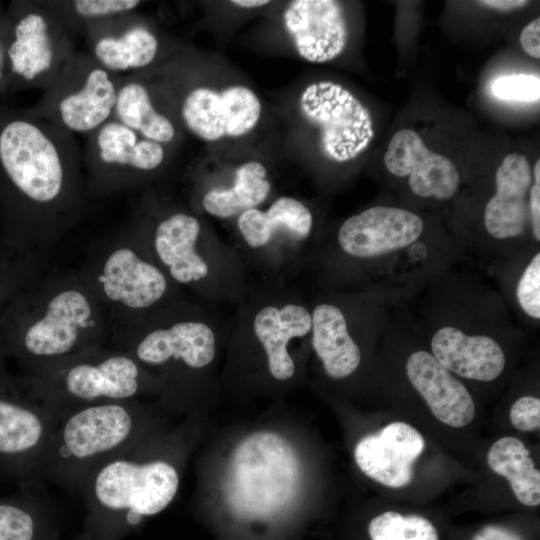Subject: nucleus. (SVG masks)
<instances>
[{
    "label": "nucleus",
    "instance_id": "27",
    "mask_svg": "<svg viewBox=\"0 0 540 540\" xmlns=\"http://www.w3.org/2000/svg\"><path fill=\"white\" fill-rule=\"evenodd\" d=\"M271 189L265 166L258 161L241 164L232 186L207 191L201 200L203 209L218 218L240 215L265 201Z\"/></svg>",
    "mask_w": 540,
    "mask_h": 540
},
{
    "label": "nucleus",
    "instance_id": "16",
    "mask_svg": "<svg viewBox=\"0 0 540 540\" xmlns=\"http://www.w3.org/2000/svg\"><path fill=\"white\" fill-rule=\"evenodd\" d=\"M384 164L392 175L408 176L410 189L419 197L447 200L457 192L460 177L455 164L431 151L412 129L399 130L392 136Z\"/></svg>",
    "mask_w": 540,
    "mask_h": 540
},
{
    "label": "nucleus",
    "instance_id": "29",
    "mask_svg": "<svg viewBox=\"0 0 540 540\" xmlns=\"http://www.w3.org/2000/svg\"><path fill=\"white\" fill-rule=\"evenodd\" d=\"M52 10L75 34L90 22L133 12L141 2L138 0H69L46 1Z\"/></svg>",
    "mask_w": 540,
    "mask_h": 540
},
{
    "label": "nucleus",
    "instance_id": "19",
    "mask_svg": "<svg viewBox=\"0 0 540 540\" xmlns=\"http://www.w3.org/2000/svg\"><path fill=\"white\" fill-rule=\"evenodd\" d=\"M406 372L439 421L461 428L473 420L475 406L469 391L432 354L422 350L412 353L407 359Z\"/></svg>",
    "mask_w": 540,
    "mask_h": 540
},
{
    "label": "nucleus",
    "instance_id": "12",
    "mask_svg": "<svg viewBox=\"0 0 540 540\" xmlns=\"http://www.w3.org/2000/svg\"><path fill=\"white\" fill-rule=\"evenodd\" d=\"M131 223L173 283L197 291L203 288L210 265L203 253L202 226L197 217L182 210L154 215L140 209Z\"/></svg>",
    "mask_w": 540,
    "mask_h": 540
},
{
    "label": "nucleus",
    "instance_id": "32",
    "mask_svg": "<svg viewBox=\"0 0 540 540\" xmlns=\"http://www.w3.org/2000/svg\"><path fill=\"white\" fill-rule=\"evenodd\" d=\"M492 94L504 101L536 103L540 98V79L533 74H513L496 78Z\"/></svg>",
    "mask_w": 540,
    "mask_h": 540
},
{
    "label": "nucleus",
    "instance_id": "39",
    "mask_svg": "<svg viewBox=\"0 0 540 540\" xmlns=\"http://www.w3.org/2000/svg\"><path fill=\"white\" fill-rule=\"evenodd\" d=\"M232 4L242 8H257L269 3L268 0H233Z\"/></svg>",
    "mask_w": 540,
    "mask_h": 540
},
{
    "label": "nucleus",
    "instance_id": "15",
    "mask_svg": "<svg viewBox=\"0 0 540 540\" xmlns=\"http://www.w3.org/2000/svg\"><path fill=\"white\" fill-rule=\"evenodd\" d=\"M423 229L422 219L411 211L375 206L345 220L338 232V243L350 256L373 258L409 246Z\"/></svg>",
    "mask_w": 540,
    "mask_h": 540
},
{
    "label": "nucleus",
    "instance_id": "5",
    "mask_svg": "<svg viewBox=\"0 0 540 540\" xmlns=\"http://www.w3.org/2000/svg\"><path fill=\"white\" fill-rule=\"evenodd\" d=\"M143 426L136 400L87 404L58 413L35 481L78 490L97 465L143 441Z\"/></svg>",
    "mask_w": 540,
    "mask_h": 540
},
{
    "label": "nucleus",
    "instance_id": "7",
    "mask_svg": "<svg viewBox=\"0 0 540 540\" xmlns=\"http://www.w3.org/2000/svg\"><path fill=\"white\" fill-rule=\"evenodd\" d=\"M121 76L105 69L88 52L74 51L44 90L32 116L73 135L88 136L111 119Z\"/></svg>",
    "mask_w": 540,
    "mask_h": 540
},
{
    "label": "nucleus",
    "instance_id": "21",
    "mask_svg": "<svg viewBox=\"0 0 540 540\" xmlns=\"http://www.w3.org/2000/svg\"><path fill=\"white\" fill-rule=\"evenodd\" d=\"M433 356L450 372L477 381L496 379L504 370L500 345L485 335H468L453 326L440 328L431 340Z\"/></svg>",
    "mask_w": 540,
    "mask_h": 540
},
{
    "label": "nucleus",
    "instance_id": "37",
    "mask_svg": "<svg viewBox=\"0 0 540 540\" xmlns=\"http://www.w3.org/2000/svg\"><path fill=\"white\" fill-rule=\"evenodd\" d=\"M472 540H523L514 532L501 526L489 525L482 528Z\"/></svg>",
    "mask_w": 540,
    "mask_h": 540
},
{
    "label": "nucleus",
    "instance_id": "40",
    "mask_svg": "<svg viewBox=\"0 0 540 540\" xmlns=\"http://www.w3.org/2000/svg\"><path fill=\"white\" fill-rule=\"evenodd\" d=\"M5 53L7 55V51H5V49L3 48L0 42V80H2L4 76Z\"/></svg>",
    "mask_w": 540,
    "mask_h": 540
},
{
    "label": "nucleus",
    "instance_id": "41",
    "mask_svg": "<svg viewBox=\"0 0 540 540\" xmlns=\"http://www.w3.org/2000/svg\"><path fill=\"white\" fill-rule=\"evenodd\" d=\"M73 540H85L83 537H81L80 535H78L77 537H75Z\"/></svg>",
    "mask_w": 540,
    "mask_h": 540
},
{
    "label": "nucleus",
    "instance_id": "1",
    "mask_svg": "<svg viewBox=\"0 0 540 540\" xmlns=\"http://www.w3.org/2000/svg\"><path fill=\"white\" fill-rule=\"evenodd\" d=\"M0 168L10 193L1 246L47 252L84 217L89 196L72 133L34 116L11 120L0 130Z\"/></svg>",
    "mask_w": 540,
    "mask_h": 540
},
{
    "label": "nucleus",
    "instance_id": "23",
    "mask_svg": "<svg viewBox=\"0 0 540 540\" xmlns=\"http://www.w3.org/2000/svg\"><path fill=\"white\" fill-rule=\"evenodd\" d=\"M312 345L326 374L343 379L358 368L361 353L351 337L343 312L332 304H319L311 314Z\"/></svg>",
    "mask_w": 540,
    "mask_h": 540
},
{
    "label": "nucleus",
    "instance_id": "25",
    "mask_svg": "<svg viewBox=\"0 0 540 540\" xmlns=\"http://www.w3.org/2000/svg\"><path fill=\"white\" fill-rule=\"evenodd\" d=\"M238 230L251 248L266 246L281 230L298 239L306 238L313 226L311 211L301 201L283 196L266 210L252 208L238 216Z\"/></svg>",
    "mask_w": 540,
    "mask_h": 540
},
{
    "label": "nucleus",
    "instance_id": "22",
    "mask_svg": "<svg viewBox=\"0 0 540 540\" xmlns=\"http://www.w3.org/2000/svg\"><path fill=\"white\" fill-rule=\"evenodd\" d=\"M311 313L296 302L268 304L254 316V334L267 356L271 375L280 381L290 379L295 365L288 352L289 342L311 331Z\"/></svg>",
    "mask_w": 540,
    "mask_h": 540
},
{
    "label": "nucleus",
    "instance_id": "30",
    "mask_svg": "<svg viewBox=\"0 0 540 540\" xmlns=\"http://www.w3.org/2000/svg\"><path fill=\"white\" fill-rule=\"evenodd\" d=\"M45 253H21L0 245V311L28 283L43 273Z\"/></svg>",
    "mask_w": 540,
    "mask_h": 540
},
{
    "label": "nucleus",
    "instance_id": "11",
    "mask_svg": "<svg viewBox=\"0 0 540 540\" xmlns=\"http://www.w3.org/2000/svg\"><path fill=\"white\" fill-rule=\"evenodd\" d=\"M73 35L46 1L35 4L14 25L7 47L11 72L45 90L74 53Z\"/></svg>",
    "mask_w": 540,
    "mask_h": 540
},
{
    "label": "nucleus",
    "instance_id": "24",
    "mask_svg": "<svg viewBox=\"0 0 540 540\" xmlns=\"http://www.w3.org/2000/svg\"><path fill=\"white\" fill-rule=\"evenodd\" d=\"M111 118L163 145L172 143L177 135L173 120L157 107L149 86L135 76L120 77Z\"/></svg>",
    "mask_w": 540,
    "mask_h": 540
},
{
    "label": "nucleus",
    "instance_id": "3",
    "mask_svg": "<svg viewBox=\"0 0 540 540\" xmlns=\"http://www.w3.org/2000/svg\"><path fill=\"white\" fill-rule=\"evenodd\" d=\"M179 483L174 463L147 454L143 441L108 458L78 488L86 508L79 535L85 540H123L168 507Z\"/></svg>",
    "mask_w": 540,
    "mask_h": 540
},
{
    "label": "nucleus",
    "instance_id": "34",
    "mask_svg": "<svg viewBox=\"0 0 540 540\" xmlns=\"http://www.w3.org/2000/svg\"><path fill=\"white\" fill-rule=\"evenodd\" d=\"M512 425L521 431H532L540 426V400L524 396L516 400L510 409Z\"/></svg>",
    "mask_w": 540,
    "mask_h": 540
},
{
    "label": "nucleus",
    "instance_id": "20",
    "mask_svg": "<svg viewBox=\"0 0 540 540\" xmlns=\"http://www.w3.org/2000/svg\"><path fill=\"white\" fill-rule=\"evenodd\" d=\"M532 172L525 155L510 153L495 174L496 192L484 211L487 232L496 239H508L524 233L528 218V191Z\"/></svg>",
    "mask_w": 540,
    "mask_h": 540
},
{
    "label": "nucleus",
    "instance_id": "8",
    "mask_svg": "<svg viewBox=\"0 0 540 540\" xmlns=\"http://www.w3.org/2000/svg\"><path fill=\"white\" fill-rule=\"evenodd\" d=\"M165 146L109 119L88 135L82 152L88 196H110L141 185L165 163Z\"/></svg>",
    "mask_w": 540,
    "mask_h": 540
},
{
    "label": "nucleus",
    "instance_id": "31",
    "mask_svg": "<svg viewBox=\"0 0 540 540\" xmlns=\"http://www.w3.org/2000/svg\"><path fill=\"white\" fill-rule=\"evenodd\" d=\"M371 540H439L434 525L425 517L403 516L387 511L374 517L368 525Z\"/></svg>",
    "mask_w": 540,
    "mask_h": 540
},
{
    "label": "nucleus",
    "instance_id": "6",
    "mask_svg": "<svg viewBox=\"0 0 540 540\" xmlns=\"http://www.w3.org/2000/svg\"><path fill=\"white\" fill-rule=\"evenodd\" d=\"M22 378L55 415L81 405L136 400L159 384L132 356L108 345L37 365Z\"/></svg>",
    "mask_w": 540,
    "mask_h": 540
},
{
    "label": "nucleus",
    "instance_id": "35",
    "mask_svg": "<svg viewBox=\"0 0 540 540\" xmlns=\"http://www.w3.org/2000/svg\"><path fill=\"white\" fill-rule=\"evenodd\" d=\"M519 40L526 54L540 58V18L532 20L522 29Z\"/></svg>",
    "mask_w": 540,
    "mask_h": 540
},
{
    "label": "nucleus",
    "instance_id": "38",
    "mask_svg": "<svg viewBox=\"0 0 540 540\" xmlns=\"http://www.w3.org/2000/svg\"><path fill=\"white\" fill-rule=\"evenodd\" d=\"M478 3L494 10L511 11L526 6L528 2L526 0H483Z\"/></svg>",
    "mask_w": 540,
    "mask_h": 540
},
{
    "label": "nucleus",
    "instance_id": "26",
    "mask_svg": "<svg viewBox=\"0 0 540 540\" xmlns=\"http://www.w3.org/2000/svg\"><path fill=\"white\" fill-rule=\"evenodd\" d=\"M0 540H59L58 520L51 506L29 490L2 498Z\"/></svg>",
    "mask_w": 540,
    "mask_h": 540
},
{
    "label": "nucleus",
    "instance_id": "10",
    "mask_svg": "<svg viewBox=\"0 0 540 540\" xmlns=\"http://www.w3.org/2000/svg\"><path fill=\"white\" fill-rule=\"evenodd\" d=\"M303 117L319 132L321 151L334 162H348L366 151L375 132L369 110L342 85L309 84L301 93Z\"/></svg>",
    "mask_w": 540,
    "mask_h": 540
},
{
    "label": "nucleus",
    "instance_id": "18",
    "mask_svg": "<svg viewBox=\"0 0 540 540\" xmlns=\"http://www.w3.org/2000/svg\"><path fill=\"white\" fill-rule=\"evenodd\" d=\"M425 447L422 435L405 422H392L378 434L362 438L355 447L354 457L360 470L391 488L410 484L413 463Z\"/></svg>",
    "mask_w": 540,
    "mask_h": 540
},
{
    "label": "nucleus",
    "instance_id": "4",
    "mask_svg": "<svg viewBox=\"0 0 540 540\" xmlns=\"http://www.w3.org/2000/svg\"><path fill=\"white\" fill-rule=\"evenodd\" d=\"M78 272L105 314L110 332L176 300L177 285L132 223L93 243Z\"/></svg>",
    "mask_w": 540,
    "mask_h": 540
},
{
    "label": "nucleus",
    "instance_id": "14",
    "mask_svg": "<svg viewBox=\"0 0 540 540\" xmlns=\"http://www.w3.org/2000/svg\"><path fill=\"white\" fill-rule=\"evenodd\" d=\"M133 12L90 22L83 28L88 53L105 69L120 76L147 68L158 55L156 34Z\"/></svg>",
    "mask_w": 540,
    "mask_h": 540
},
{
    "label": "nucleus",
    "instance_id": "33",
    "mask_svg": "<svg viewBox=\"0 0 540 540\" xmlns=\"http://www.w3.org/2000/svg\"><path fill=\"white\" fill-rule=\"evenodd\" d=\"M517 299L524 312L540 318V254L537 253L524 270L517 286Z\"/></svg>",
    "mask_w": 540,
    "mask_h": 540
},
{
    "label": "nucleus",
    "instance_id": "13",
    "mask_svg": "<svg viewBox=\"0 0 540 540\" xmlns=\"http://www.w3.org/2000/svg\"><path fill=\"white\" fill-rule=\"evenodd\" d=\"M183 123L205 141L240 137L258 123L261 103L257 95L243 85L220 91L198 86L189 90L180 105Z\"/></svg>",
    "mask_w": 540,
    "mask_h": 540
},
{
    "label": "nucleus",
    "instance_id": "17",
    "mask_svg": "<svg viewBox=\"0 0 540 540\" xmlns=\"http://www.w3.org/2000/svg\"><path fill=\"white\" fill-rule=\"evenodd\" d=\"M283 22L297 53L312 63L337 58L347 44V25L341 5L333 0H295Z\"/></svg>",
    "mask_w": 540,
    "mask_h": 540
},
{
    "label": "nucleus",
    "instance_id": "2",
    "mask_svg": "<svg viewBox=\"0 0 540 540\" xmlns=\"http://www.w3.org/2000/svg\"><path fill=\"white\" fill-rule=\"evenodd\" d=\"M105 314L78 270L40 274L0 311V359L25 371L109 345Z\"/></svg>",
    "mask_w": 540,
    "mask_h": 540
},
{
    "label": "nucleus",
    "instance_id": "28",
    "mask_svg": "<svg viewBox=\"0 0 540 540\" xmlns=\"http://www.w3.org/2000/svg\"><path fill=\"white\" fill-rule=\"evenodd\" d=\"M487 462L494 473L509 481L520 503L539 505L540 472L522 441L510 436L498 439L488 451Z\"/></svg>",
    "mask_w": 540,
    "mask_h": 540
},
{
    "label": "nucleus",
    "instance_id": "36",
    "mask_svg": "<svg viewBox=\"0 0 540 540\" xmlns=\"http://www.w3.org/2000/svg\"><path fill=\"white\" fill-rule=\"evenodd\" d=\"M529 215L531 217L533 235L536 241L540 240V182L534 181L529 194Z\"/></svg>",
    "mask_w": 540,
    "mask_h": 540
},
{
    "label": "nucleus",
    "instance_id": "9",
    "mask_svg": "<svg viewBox=\"0 0 540 540\" xmlns=\"http://www.w3.org/2000/svg\"><path fill=\"white\" fill-rule=\"evenodd\" d=\"M56 415L35 398L22 375L0 359V469L21 484L35 482Z\"/></svg>",
    "mask_w": 540,
    "mask_h": 540
}]
</instances>
